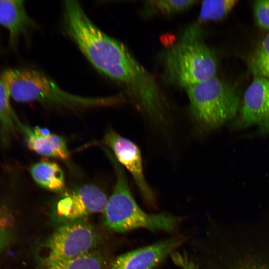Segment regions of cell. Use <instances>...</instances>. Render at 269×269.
<instances>
[{
    "label": "cell",
    "instance_id": "20",
    "mask_svg": "<svg viewBox=\"0 0 269 269\" xmlns=\"http://www.w3.org/2000/svg\"><path fill=\"white\" fill-rule=\"evenodd\" d=\"M174 259L175 263L182 267L183 269H195L192 263H190L187 259L181 257L180 255H175Z\"/></svg>",
    "mask_w": 269,
    "mask_h": 269
},
{
    "label": "cell",
    "instance_id": "11",
    "mask_svg": "<svg viewBox=\"0 0 269 269\" xmlns=\"http://www.w3.org/2000/svg\"><path fill=\"white\" fill-rule=\"evenodd\" d=\"M16 128L25 135L28 148L37 153L50 157L66 160L69 152L64 138L57 134H43L37 127L33 129L21 123L17 117L15 119Z\"/></svg>",
    "mask_w": 269,
    "mask_h": 269
},
{
    "label": "cell",
    "instance_id": "10",
    "mask_svg": "<svg viewBox=\"0 0 269 269\" xmlns=\"http://www.w3.org/2000/svg\"><path fill=\"white\" fill-rule=\"evenodd\" d=\"M177 244L167 240L126 253L114 260L110 269H153Z\"/></svg>",
    "mask_w": 269,
    "mask_h": 269
},
{
    "label": "cell",
    "instance_id": "1",
    "mask_svg": "<svg viewBox=\"0 0 269 269\" xmlns=\"http://www.w3.org/2000/svg\"><path fill=\"white\" fill-rule=\"evenodd\" d=\"M64 8L67 32L82 53L100 72L124 85L138 62L123 44L100 30L78 2L66 0Z\"/></svg>",
    "mask_w": 269,
    "mask_h": 269
},
{
    "label": "cell",
    "instance_id": "6",
    "mask_svg": "<svg viewBox=\"0 0 269 269\" xmlns=\"http://www.w3.org/2000/svg\"><path fill=\"white\" fill-rule=\"evenodd\" d=\"M98 241L96 231L84 218L65 222L39 247V264L77 257L92 251Z\"/></svg>",
    "mask_w": 269,
    "mask_h": 269
},
{
    "label": "cell",
    "instance_id": "13",
    "mask_svg": "<svg viewBox=\"0 0 269 269\" xmlns=\"http://www.w3.org/2000/svg\"><path fill=\"white\" fill-rule=\"evenodd\" d=\"M13 69H8L0 74V139L3 145L9 143L15 134L17 118L10 105V85Z\"/></svg>",
    "mask_w": 269,
    "mask_h": 269
},
{
    "label": "cell",
    "instance_id": "19",
    "mask_svg": "<svg viewBox=\"0 0 269 269\" xmlns=\"http://www.w3.org/2000/svg\"><path fill=\"white\" fill-rule=\"evenodd\" d=\"M254 7L258 25L263 29L269 30V0H257Z\"/></svg>",
    "mask_w": 269,
    "mask_h": 269
},
{
    "label": "cell",
    "instance_id": "16",
    "mask_svg": "<svg viewBox=\"0 0 269 269\" xmlns=\"http://www.w3.org/2000/svg\"><path fill=\"white\" fill-rule=\"evenodd\" d=\"M198 2L190 0H146L144 1L143 12L148 16H170L185 11Z\"/></svg>",
    "mask_w": 269,
    "mask_h": 269
},
{
    "label": "cell",
    "instance_id": "21",
    "mask_svg": "<svg viewBox=\"0 0 269 269\" xmlns=\"http://www.w3.org/2000/svg\"><path fill=\"white\" fill-rule=\"evenodd\" d=\"M10 237L7 233L0 227V254L10 243Z\"/></svg>",
    "mask_w": 269,
    "mask_h": 269
},
{
    "label": "cell",
    "instance_id": "18",
    "mask_svg": "<svg viewBox=\"0 0 269 269\" xmlns=\"http://www.w3.org/2000/svg\"><path fill=\"white\" fill-rule=\"evenodd\" d=\"M250 68L254 77L269 80V33L262 40L250 62Z\"/></svg>",
    "mask_w": 269,
    "mask_h": 269
},
{
    "label": "cell",
    "instance_id": "3",
    "mask_svg": "<svg viewBox=\"0 0 269 269\" xmlns=\"http://www.w3.org/2000/svg\"><path fill=\"white\" fill-rule=\"evenodd\" d=\"M104 150L111 162L116 174V183L104 212V223L110 229L124 232L138 228L151 231H172L176 220L168 215L148 214L137 205L130 191L124 167L105 147Z\"/></svg>",
    "mask_w": 269,
    "mask_h": 269
},
{
    "label": "cell",
    "instance_id": "12",
    "mask_svg": "<svg viewBox=\"0 0 269 269\" xmlns=\"http://www.w3.org/2000/svg\"><path fill=\"white\" fill-rule=\"evenodd\" d=\"M33 24L26 11L23 0H0V24L8 32L11 47H15L19 37Z\"/></svg>",
    "mask_w": 269,
    "mask_h": 269
},
{
    "label": "cell",
    "instance_id": "4",
    "mask_svg": "<svg viewBox=\"0 0 269 269\" xmlns=\"http://www.w3.org/2000/svg\"><path fill=\"white\" fill-rule=\"evenodd\" d=\"M11 98L20 103L37 102L71 109L111 106L121 103L119 96L85 97L69 93L43 73L31 69H13Z\"/></svg>",
    "mask_w": 269,
    "mask_h": 269
},
{
    "label": "cell",
    "instance_id": "9",
    "mask_svg": "<svg viewBox=\"0 0 269 269\" xmlns=\"http://www.w3.org/2000/svg\"><path fill=\"white\" fill-rule=\"evenodd\" d=\"M103 141L113 151L117 160L130 172L144 199L147 203L153 204L154 194L144 176L138 147L111 129L106 132Z\"/></svg>",
    "mask_w": 269,
    "mask_h": 269
},
{
    "label": "cell",
    "instance_id": "5",
    "mask_svg": "<svg viewBox=\"0 0 269 269\" xmlns=\"http://www.w3.org/2000/svg\"><path fill=\"white\" fill-rule=\"evenodd\" d=\"M190 113L203 129L219 128L237 116L240 96L234 86L216 76L186 89Z\"/></svg>",
    "mask_w": 269,
    "mask_h": 269
},
{
    "label": "cell",
    "instance_id": "14",
    "mask_svg": "<svg viewBox=\"0 0 269 269\" xmlns=\"http://www.w3.org/2000/svg\"><path fill=\"white\" fill-rule=\"evenodd\" d=\"M30 172L34 180L42 188L60 193L65 190L63 171L56 162L41 160L30 167Z\"/></svg>",
    "mask_w": 269,
    "mask_h": 269
},
{
    "label": "cell",
    "instance_id": "2",
    "mask_svg": "<svg viewBox=\"0 0 269 269\" xmlns=\"http://www.w3.org/2000/svg\"><path fill=\"white\" fill-rule=\"evenodd\" d=\"M201 36L198 26L194 25L162 51L163 77L169 83L186 89L216 76L215 53L204 43Z\"/></svg>",
    "mask_w": 269,
    "mask_h": 269
},
{
    "label": "cell",
    "instance_id": "17",
    "mask_svg": "<svg viewBox=\"0 0 269 269\" xmlns=\"http://www.w3.org/2000/svg\"><path fill=\"white\" fill-rule=\"evenodd\" d=\"M238 2L235 0L203 1L201 4L197 23L202 24L222 18Z\"/></svg>",
    "mask_w": 269,
    "mask_h": 269
},
{
    "label": "cell",
    "instance_id": "15",
    "mask_svg": "<svg viewBox=\"0 0 269 269\" xmlns=\"http://www.w3.org/2000/svg\"><path fill=\"white\" fill-rule=\"evenodd\" d=\"M38 269H107V263L101 253L92 250L69 260L39 264Z\"/></svg>",
    "mask_w": 269,
    "mask_h": 269
},
{
    "label": "cell",
    "instance_id": "7",
    "mask_svg": "<svg viewBox=\"0 0 269 269\" xmlns=\"http://www.w3.org/2000/svg\"><path fill=\"white\" fill-rule=\"evenodd\" d=\"M254 127L261 135L269 134V80L254 77L244 95L237 117L231 122L233 130Z\"/></svg>",
    "mask_w": 269,
    "mask_h": 269
},
{
    "label": "cell",
    "instance_id": "8",
    "mask_svg": "<svg viewBox=\"0 0 269 269\" xmlns=\"http://www.w3.org/2000/svg\"><path fill=\"white\" fill-rule=\"evenodd\" d=\"M108 199L103 191L93 185H84L61 193L54 206L57 216L65 222L104 212Z\"/></svg>",
    "mask_w": 269,
    "mask_h": 269
},
{
    "label": "cell",
    "instance_id": "22",
    "mask_svg": "<svg viewBox=\"0 0 269 269\" xmlns=\"http://www.w3.org/2000/svg\"><path fill=\"white\" fill-rule=\"evenodd\" d=\"M235 269H269V267L265 265L247 264L240 266Z\"/></svg>",
    "mask_w": 269,
    "mask_h": 269
}]
</instances>
